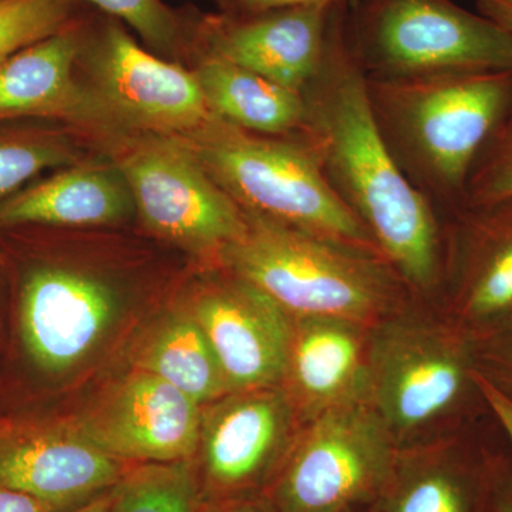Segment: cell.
I'll return each mask as SVG.
<instances>
[{
	"label": "cell",
	"mask_w": 512,
	"mask_h": 512,
	"mask_svg": "<svg viewBox=\"0 0 512 512\" xmlns=\"http://www.w3.org/2000/svg\"><path fill=\"white\" fill-rule=\"evenodd\" d=\"M336 12L318 73L303 89L305 134L330 187L419 296L441 292L444 224L414 190L384 144L370 110L367 80Z\"/></svg>",
	"instance_id": "obj_1"
},
{
	"label": "cell",
	"mask_w": 512,
	"mask_h": 512,
	"mask_svg": "<svg viewBox=\"0 0 512 512\" xmlns=\"http://www.w3.org/2000/svg\"><path fill=\"white\" fill-rule=\"evenodd\" d=\"M370 110L404 177L441 221L467 204L478 157L512 103V72L367 79Z\"/></svg>",
	"instance_id": "obj_2"
},
{
	"label": "cell",
	"mask_w": 512,
	"mask_h": 512,
	"mask_svg": "<svg viewBox=\"0 0 512 512\" xmlns=\"http://www.w3.org/2000/svg\"><path fill=\"white\" fill-rule=\"evenodd\" d=\"M244 214L247 231L222 251L218 266L261 289L291 318L376 325L413 293L380 254Z\"/></svg>",
	"instance_id": "obj_3"
},
{
	"label": "cell",
	"mask_w": 512,
	"mask_h": 512,
	"mask_svg": "<svg viewBox=\"0 0 512 512\" xmlns=\"http://www.w3.org/2000/svg\"><path fill=\"white\" fill-rule=\"evenodd\" d=\"M180 140L242 211L380 254L330 187L305 134L262 136L215 119Z\"/></svg>",
	"instance_id": "obj_4"
},
{
	"label": "cell",
	"mask_w": 512,
	"mask_h": 512,
	"mask_svg": "<svg viewBox=\"0 0 512 512\" xmlns=\"http://www.w3.org/2000/svg\"><path fill=\"white\" fill-rule=\"evenodd\" d=\"M346 33L367 79L512 72V35L454 0H350Z\"/></svg>",
	"instance_id": "obj_5"
},
{
	"label": "cell",
	"mask_w": 512,
	"mask_h": 512,
	"mask_svg": "<svg viewBox=\"0 0 512 512\" xmlns=\"http://www.w3.org/2000/svg\"><path fill=\"white\" fill-rule=\"evenodd\" d=\"M76 74L114 137L187 138L218 119L190 67L154 55L119 20L86 6L79 16Z\"/></svg>",
	"instance_id": "obj_6"
},
{
	"label": "cell",
	"mask_w": 512,
	"mask_h": 512,
	"mask_svg": "<svg viewBox=\"0 0 512 512\" xmlns=\"http://www.w3.org/2000/svg\"><path fill=\"white\" fill-rule=\"evenodd\" d=\"M120 168L147 234L218 265L224 249L247 231V217L202 167L184 141L153 133H127L101 141Z\"/></svg>",
	"instance_id": "obj_7"
},
{
	"label": "cell",
	"mask_w": 512,
	"mask_h": 512,
	"mask_svg": "<svg viewBox=\"0 0 512 512\" xmlns=\"http://www.w3.org/2000/svg\"><path fill=\"white\" fill-rule=\"evenodd\" d=\"M47 252L20 271V336L29 359L49 375H62L90 356L133 295L128 266L82 252Z\"/></svg>",
	"instance_id": "obj_8"
},
{
	"label": "cell",
	"mask_w": 512,
	"mask_h": 512,
	"mask_svg": "<svg viewBox=\"0 0 512 512\" xmlns=\"http://www.w3.org/2000/svg\"><path fill=\"white\" fill-rule=\"evenodd\" d=\"M396 319L377 323L367 350V396L394 443L483 399L474 382L473 340L453 323Z\"/></svg>",
	"instance_id": "obj_9"
},
{
	"label": "cell",
	"mask_w": 512,
	"mask_h": 512,
	"mask_svg": "<svg viewBox=\"0 0 512 512\" xmlns=\"http://www.w3.org/2000/svg\"><path fill=\"white\" fill-rule=\"evenodd\" d=\"M399 451L369 397L350 400L309 420L266 495L278 512H372Z\"/></svg>",
	"instance_id": "obj_10"
},
{
	"label": "cell",
	"mask_w": 512,
	"mask_h": 512,
	"mask_svg": "<svg viewBox=\"0 0 512 512\" xmlns=\"http://www.w3.org/2000/svg\"><path fill=\"white\" fill-rule=\"evenodd\" d=\"M187 308L198 320L232 392L284 382L292 318L265 292L218 265H204Z\"/></svg>",
	"instance_id": "obj_11"
},
{
	"label": "cell",
	"mask_w": 512,
	"mask_h": 512,
	"mask_svg": "<svg viewBox=\"0 0 512 512\" xmlns=\"http://www.w3.org/2000/svg\"><path fill=\"white\" fill-rule=\"evenodd\" d=\"M295 404L274 387L221 397L201 426L202 483L215 500L262 494L291 450Z\"/></svg>",
	"instance_id": "obj_12"
},
{
	"label": "cell",
	"mask_w": 512,
	"mask_h": 512,
	"mask_svg": "<svg viewBox=\"0 0 512 512\" xmlns=\"http://www.w3.org/2000/svg\"><path fill=\"white\" fill-rule=\"evenodd\" d=\"M443 224L441 292L474 342L512 322V200L464 205Z\"/></svg>",
	"instance_id": "obj_13"
},
{
	"label": "cell",
	"mask_w": 512,
	"mask_h": 512,
	"mask_svg": "<svg viewBox=\"0 0 512 512\" xmlns=\"http://www.w3.org/2000/svg\"><path fill=\"white\" fill-rule=\"evenodd\" d=\"M342 6H305L251 15L197 12L194 56L220 57L302 93L318 73L333 19Z\"/></svg>",
	"instance_id": "obj_14"
},
{
	"label": "cell",
	"mask_w": 512,
	"mask_h": 512,
	"mask_svg": "<svg viewBox=\"0 0 512 512\" xmlns=\"http://www.w3.org/2000/svg\"><path fill=\"white\" fill-rule=\"evenodd\" d=\"M200 407L173 384L140 370L72 431L121 461L191 460L200 448Z\"/></svg>",
	"instance_id": "obj_15"
},
{
	"label": "cell",
	"mask_w": 512,
	"mask_h": 512,
	"mask_svg": "<svg viewBox=\"0 0 512 512\" xmlns=\"http://www.w3.org/2000/svg\"><path fill=\"white\" fill-rule=\"evenodd\" d=\"M82 10L59 32L0 64V124L50 121L76 128L97 143L113 136L77 79Z\"/></svg>",
	"instance_id": "obj_16"
},
{
	"label": "cell",
	"mask_w": 512,
	"mask_h": 512,
	"mask_svg": "<svg viewBox=\"0 0 512 512\" xmlns=\"http://www.w3.org/2000/svg\"><path fill=\"white\" fill-rule=\"evenodd\" d=\"M126 471L123 461L72 430L0 436V488L29 495L57 511L110 491Z\"/></svg>",
	"instance_id": "obj_17"
},
{
	"label": "cell",
	"mask_w": 512,
	"mask_h": 512,
	"mask_svg": "<svg viewBox=\"0 0 512 512\" xmlns=\"http://www.w3.org/2000/svg\"><path fill=\"white\" fill-rule=\"evenodd\" d=\"M137 221L127 180L106 153L60 168L0 202V231L111 229Z\"/></svg>",
	"instance_id": "obj_18"
},
{
	"label": "cell",
	"mask_w": 512,
	"mask_h": 512,
	"mask_svg": "<svg viewBox=\"0 0 512 512\" xmlns=\"http://www.w3.org/2000/svg\"><path fill=\"white\" fill-rule=\"evenodd\" d=\"M498 460L457 440L400 450L372 512H485Z\"/></svg>",
	"instance_id": "obj_19"
},
{
	"label": "cell",
	"mask_w": 512,
	"mask_h": 512,
	"mask_svg": "<svg viewBox=\"0 0 512 512\" xmlns=\"http://www.w3.org/2000/svg\"><path fill=\"white\" fill-rule=\"evenodd\" d=\"M366 328L340 318H292L285 379L309 420L330 407L369 397Z\"/></svg>",
	"instance_id": "obj_20"
},
{
	"label": "cell",
	"mask_w": 512,
	"mask_h": 512,
	"mask_svg": "<svg viewBox=\"0 0 512 512\" xmlns=\"http://www.w3.org/2000/svg\"><path fill=\"white\" fill-rule=\"evenodd\" d=\"M190 69L211 113L225 123L262 136L305 131L302 93L220 57L195 55Z\"/></svg>",
	"instance_id": "obj_21"
},
{
	"label": "cell",
	"mask_w": 512,
	"mask_h": 512,
	"mask_svg": "<svg viewBox=\"0 0 512 512\" xmlns=\"http://www.w3.org/2000/svg\"><path fill=\"white\" fill-rule=\"evenodd\" d=\"M138 367L173 384L198 404L231 393L210 340L187 306L168 313L151 333L138 356Z\"/></svg>",
	"instance_id": "obj_22"
},
{
	"label": "cell",
	"mask_w": 512,
	"mask_h": 512,
	"mask_svg": "<svg viewBox=\"0 0 512 512\" xmlns=\"http://www.w3.org/2000/svg\"><path fill=\"white\" fill-rule=\"evenodd\" d=\"M100 154L103 150L94 138L64 124L0 127V202L47 170L72 167Z\"/></svg>",
	"instance_id": "obj_23"
},
{
	"label": "cell",
	"mask_w": 512,
	"mask_h": 512,
	"mask_svg": "<svg viewBox=\"0 0 512 512\" xmlns=\"http://www.w3.org/2000/svg\"><path fill=\"white\" fill-rule=\"evenodd\" d=\"M117 19L154 55L190 67L197 12H180L164 0H64Z\"/></svg>",
	"instance_id": "obj_24"
},
{
	"label": "cell",
	"mask_w": 512,
	"mask_h": 512,
	"mask_svg": "<svg viewBox=\"0 0 512 512\" xmlns=\"http://www.w3.org/2000/svg\"><path fill=\"white\" fill-rule=\"evenodd\" d=\"M202 485L191 460L147 463L124 473L110 512H200Z\"/></svg>",
	"instance_id": "obj_25"
},
{
	"label": "cell",
	"mask_w": 512,
	"mask_h": 512,
	"mask_svg": "<svg viewBox=\"0 0 512 512\" xmlns=\"http://www.w3.org/2000/svg\"><path fill=\"white\" fill-rule=\"evenodd\" d=\"M84 6L64 0L0 2V64L69 25Z\"/></svg>",
	"instance_id": "obj_26"
},
{
	"label": "cell",
	"mask_w": 512,
	"mask_h": 512,
	"mask_svg": "<svg viewBox=\"0 0 512 512\" xmlns=\"http://www.w3.org/2000/svg\"><path fill=\"white\" fill-rule=\"evenodd\" d=\"M503 200H512V103L478 157L467 190V204Z\"/></svg>",
	"instance_id": "obj_27"
},
{
	"label": "cell",
	"mask_w": 512,
	"mask_h": 512,
	"mask_svg": "<svg viewBox=\"0 0 512 512\" xmlns=\"http://www.w3.org/2000/svg\"><path fill=\"white\" fill-rule=\"evenodd\" d=\"M473 349L477 372L512 400V322L474 340Z\"/></svg>",
	"instance_id": "obj_28"
},
{
	"label": "cell",
	"mask_w": 512,
	"mask_h": 512,
	"mask_svg": "<svg viewBox=\"0 0 512 512\" xmlns=\"http://www.w3.org/2000/svg\"><path fill=\"white\" fill-rule=\"evenodd\" d=\"M218 12L227 15H251L266 10L305 8V6H342L350 0H214Z\"/></svg>",
	"instance_id": "obj_29"
},
{
	"label": "cell",
	"mask_w": 512,
	"mask_h": 512,
	"mask_svg": "<svg viewBox=\"0 0 512 512\" xmlns=\"http://www.w3.org/2000/svg\"><path fill=\"white\" fill-rule=\"evenodd\" d=\"M474 382L478 387L481 397H483L485 406L493 414L495 421L500 424L505 437L510 441L512 447V400L508 399L504 393H501L497 387L493 386L487 379H484L480 373L474 369Z\"/></svg>",
	"instance_id": "obj_30"
},
{
	"label": "cell",
	"mask_w": 512,
	"mask_h": 512,
	"mask_svg": "<svg viewBox=\"0 0 512 512\" xmlns=\"http://www.w3.org/2000/svg\"><path fill=\"white\" fill-rule=\"evenodd\" d=\"M485 512H512V461L498 460Z\"/></svg>",
	"instance_id": "obj_31"
},
{
	"label": "cell",
	"mask_w": 512,
	"mask_h": 512,
	"mask_svg": "<svg viewBox=\"0 0 512 512\" xmlns=\"http://www.w3.org/2000/svg\"><path fill=\"white\" fill-rule=\"evenodd\" d=\"M200 512H278V510L271 498L262 493L222 498L214 501L205 511L201 508Z\"/></svg>",
	"instance_id": "obj_32"
},
{
	"label": "cell",
	"mask_w": 512,
	"mask_h": 512,
	"mask_svg": "<svg viewBox=\"0 0 512 512\" xmlns=\"http://www.w3.org/2000/svg\"><path fill=\"white\" fill-rule=\"evenodd\" d=\"M0 512H62L29 495L0 488Z\"/></svg>",
	"instance_id": "obj_33"
},
{
	"label": "cell",
	"mask_w": 512,
	"mask_h": 512,
	"mask_svg": "<svg viewBox=\"0 0 512 512\" xmlns=\"http://www.w3.org/2000/svg\"><path fill=\"white\" fill-rule=\"evenodd\" d=\"M477 12L512 35V0H473Z\"/></svg>",
	"instance_id": "obj_34"
},
{
	"label": "cell",
	"mask_w": 512,
	"mask_h": 512,
	"mask_svg": "<svg viewBox=\"0 0 512 512\" xmlns=\"http://www.w3.org/2000/svg\"><path fill=\"white\" fill-rule=\"evenodd\" d=\"M111 500H113V488L106 493L97 495L93 500L87 501L79 507L70 508L62 512H110Z\"/></svg>",
	"instance_id": "obj_35"
},
{
	"label": "cell",
	"mask_w": 512,
	"mask_h": 512,
	"mask_svg": "<svg viewBox=\"0 0 512 512\" xmlns=\"http://www.w3.org/2000/svg\"><path fill=\"white\" fill-rule=\"evenodd\" d=\"M2 434H5V433H3V430L0 429V436H2Z\"/></svg>",
	"instance_id": "obj_36"
},
{
	"label": "cell",
	"mask_w": 512,
	"mask_h": 512,
	"mask_svg": "<svg viewBox=\"0 0 512 512\" xmlns=\"http://www.w3.org/2000/svg\"><path fill=\"white\" fill-rule=\"evenodd\" d=\"M0 2H2V0H0Z\"/></svg>",
	"instance_id": "obj_37"
}]
</instances>
